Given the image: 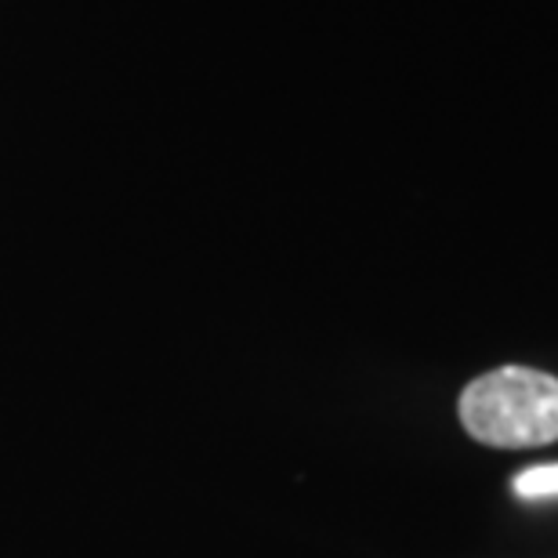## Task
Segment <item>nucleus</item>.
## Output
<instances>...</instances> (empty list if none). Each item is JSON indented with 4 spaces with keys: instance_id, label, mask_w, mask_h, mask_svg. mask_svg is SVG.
Here are the masks:
<instances>
[{
    "instance_id": "nucleus-1",
    "label": "nucleus",
    "mask_w": 558,
    "mask_h": 558,
    "mask_svg": "<svg viewBox=\"0 0 558 558\" xmlns=\"http://www.w3.org/2000/svg\"><path fill=\"white\" fill-rule=\"evenodd\" d=\"M457 414L483 446H548L558 439V377L533 366H497L464 388Z\"/></svg>"
},
{
    "instance_id": "nucleus-2",
    "label": "nucleus",
    "mask_w": 558,
    "mask_h": 558,
    "mask_svg": "<svg viewBox=\"0 0 558 558\" xmlns=\"http://www.w3.org/2000/svg\"><path fill=\"white\" fill-rule=\"evenodd\" d=\"M515 494L522 497H558V464L526 468L515 478Z\"/></svg>"
}]
</instances>
